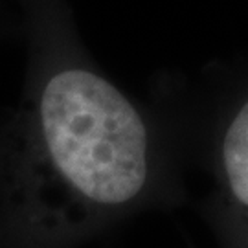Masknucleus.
Listing matches in <instances>:
<instances>
[{
    "mask_svg": "<svg viewBox=\"0 0 248 248\" xmlns=\"http://www.w3.org/2000/svg\"><path fill=\"white\" fill-rule=\"evenodd\" d=\"M39 120L55 173L81 202L124 210L145 201L155 180L149 127L110 81L83 68L55 74Z\"/></svg>",
    "mask_w": 248,
    "mask_h": 248,
    "instance_id": "obj_1",
    "label": "nucleus"
},
{
    "mask_svg": "<svg viewBox=\"0 0 248 248\" xmlns=\"http://www.w3.org/2000/svg\"><path fill=\"white\" fill-rule=\"evenodd\" d=\"M217 158L222 215L232 248H248V98L224 127Z\"/></svg>",
    "mask_w": 248,
    "mask_h": 248,
    "instance_id": "obj_2",
    "label": "nucleus"
}]
</instances>
